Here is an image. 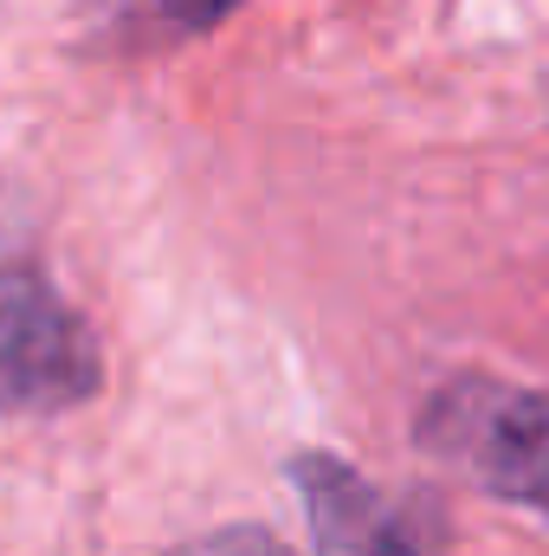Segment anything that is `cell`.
<instances>
[{
	"label": "cell",
	"mask_w": 549,
	"mask_h": 556,
	"mask_svg": "<svg viewBox=\"0 0 549 556\" xmlns=\"http://www.w3.org/2000/svg\"><path fill=\"white\" fill-rule=\"evenodd\" d=\"M420 440L491 498H518L549 518V389L459 376L420 408Z\"/></svg>",
	"instance_id": "obj_1"
},
{
	"label": "cell",
	"mask_w": 549,
	"mask_h": 556,
	"mask_svg": "<svg viewBox=\"0 0 549 556\" xmlns=\"http://www.w3.org/2000/svg\"><path fill=\"white\" fill-rule=\"evenodd\" d=\"M104 382L91 324L52 291V278L0 273V415L78 408Z\"/></svg>",
	"instance_id": "obj_2"
},
{
	"label": "cell",
	"mask_w": 549,
	"mask_h": 556,
	"mask_svg": "<svg viewBox=\"0 0 549 556\" xmlns=\"http://www.w3.org/2000/svg\"><path fill=\"white\" fill-rule=\"evenodd\" d=\"M291 479L323 556H439V518L420 498L362 479L330 453H297Z\"/></svg>",
	"instance_id": "obj_3"
},
{
	"label": "cell",
	"mask_w": 549,
	"mask_h": 556,
	"mask_svg": "<svg viewBox=\"0 0 549 556\" xmlns=\"http://www.w3.org/2000/svg\"><path fill=\"white\" fill-rule=\"evenodd\" d=\"M240 0H104L111 20L142 26V33H201L214 26L220 13H233Z\"/></svg>",
	"instance_id": "obj_4"
},
{
	"label": "cell",
	"mask_w": 549,
	"mask_h": 556,
	"mask_svg": "<svg viewBox=\"0 0 549 556\" xmlns=\"http://www.w3.org/2000/svg\"><path fill=\"white\" fill-rule=\"evenodd\" d=\"M175 556H291V551H284V544H272L266 531H220V538L181 544Z\"/></svg>",
	"instance_id": "obj_5"
}]
</instances>
